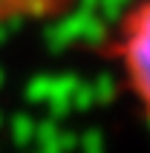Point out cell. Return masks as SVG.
Listing matches in <instances>:
<instances>
[{
	"mask_svg": "<svg viewBox=\"0 0 150 153\" xmlns=\"http://www.w3.org/2000/svg\"><path fill=\"white\" fill-rule=\"evenodd\" d=\"M113 55L130 93L150 116V0H136L121 15L113 35Z\"/></svg>",
	"mask_w": 150,
	"mask_h": 153,
	"instance_id": "obj_1",
	"label": "cell"
},
{
	"mask_svg": "<svg viewBox=\"0 0 150 153\" xmlns=\"http://www.w3.org/2000/svg\"><path fill=\"white\" fill-rule=\"evenodd\" d=\"M75 0H0V23L46 20L67 12Z\"/></svg>",
	"mask_w": 150,
	"mask_h": 153,
	"instance_id": "obj_2",
	"label": "cell"
}]
</instances>
